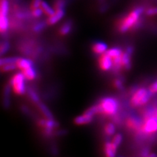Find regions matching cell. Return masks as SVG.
<instances>
[{
  "mask_svg": "<svg viewBox=\"0 0 157 157\" xmlns=\"http://www.w3.org/2000/svg\"><path fill=\"white\" fill-rule=\"evenodd\" d=\"M98 114L105 116H115L119 109V102L114 98L105 97L98 104Z\"/></svg>",
  "mask_w": 157,
  "mask_h": 157,
  "instance_id": "obj_2",
  "label": "cell"
},
{
  "mask_svg": "<svg viewBox=\"0 0 157 157\" xmlns=\"http://www.w3.org/2000/svg\"><path fill=\"white\" fill-rule=\"evenodd\" d=\"M71 29V24L70 22H66L63 24L62 26L60 28L59 32L62 36H66L70 32Z\"/></svg>",
  "mask_w": 157,
  "mask_h": 157,
  "instance_id": "obj_22",
  "label": "cell"
},
{
  "mask_svg": "<svg viewBox=\"0 0 157 157\" xmlns=\"http://www.w3.org/2000/svg\"><path fill=\"white\" fill-rule=\"evenodd\" d=\"M39 110H40L41 111V113H43V115L45 116L47 119H54L53 118V115L51 113V111L48 109V108L43 104V103L39 101L38 104H37Z\"/></svg>",
  "mask_w": 157,
  "mask_h": 157,
  "instance_id": "obj_17",
  "label": "cell"
},
{
  "mask_svg": "<svg viewBox=\"0 0 157 157\" xmlns=\"http://www.w3.org/2000/svg\"><path fill=\"white\" fill-rule=\"evenodd\" d=\"M42 13H43V11L40 7L32 9V16L34 17H36V18L39 17L40 16H41Z\"/></svg>",
  "mask_w": 157,
  "mask_h": 157,
  "instance_id": "obj_32",
  "label": "cell"
},
{
  "mask_svg": "<svg viewBox=\"0 0 157 157\" xmlns=\"http://www.w3.org/2000/svg\"><path fill=\"white\" fill-rule=\"evenodd\" d=\"M9 11V3L7 0H1L0 2V17H7Z\"/></svg>",
  "mask_w": 157,
  "mask_h": 157,
  "instance_id": "obj_18",
  "label": "cell"
},
{
  "mask_svg": "<svg viewBox=\"0 0 157 157\" xmlns=\"http://www.w3.org/2000/svg\"><path fill=\"white\" fill-rule=\"evenodd\" d=\"M43 27H44V24L43 23H39V24H36L35 26H34L33 29H34V31L39 32V31H41Z\"/></svg>",
  "mask_w": 157,
  "mask_h": 157,
  "instance_id": "obj_36",
  "label": "cell"
},
{
  "mask_svg": "<svg viewBox=\"0 0 157 157\" xmlns=\"http://www.w3.org/2000/svg\"><path fill=\"white\" fill-rule=\"evenodd\" d=\"M143 123V119H142V118L141 119V118L135 115L129 117L126 121V126L130 130H133L136 132H138L139 130H141Z\"/></svg>",
  "mask_w": 157,
  "mask_h": 157,
  "instance_id": "obj_7",
  "label": "cell"
},
{
  "mask_svg": "<svg viewBox=\"0 0 157 157\" xmlns=\"http://www.w3.org/2000/svg\"><path fill=\"white\" fill-rule=\"evenodd\" d=\"M143 13L144 8L142 7H137L132 10L119 22L118 24L119 30L122 33H124L132 28H134L139 26L140 17Z\"/></svg>",
  "mask_w": 157,
  "mask_h": 157,
  "instance_id": "obj_1",
  "label": "cell"
},
{
  "mask_svg": "<svg viewBox=\"0 0 157 157\" xmlns=\"http://www.w3.org/2000/svg\"><path fill=\"white\" fill-rule=\"evenodd\" d=\"M115 126L113 124L109 122V123H107L105 125L104 127V132H105V134L108 136H113L115 133Z\"/></svg>",
  "mask_w": 157,
  "mask_h": 157,
  "instance_id": "obj_23",
  "label": "cell"
},
{
  "mask_svg": "<svg viewBox=\"0 0 157 157\" xmlns=\"http://www.w3.org/2000/svg\"><path fill=\"white\" fill-rule=\"evenodd\" d=\"M132 53L128 51L122 52L121 56L122 66L126 70H129L131 68V56Z\"/></svg>",
  "mask_w": 157,
  "mask_h": 157,
  "instance_id": "obj_11",
  "label": "cell"
},
{
  "mask_svg": "<svg viewBox=\"0 0 157 157\" xmlns=\"http://www.w3.org/2000/svg\"><path fill=\"white\" fill-rule=\"evenodd\" d=\"M107 47L103 42H96L92 46V51L98 55H102L107 51Z\"/></svg>",
  "mask_w": 157,
  "mask_h": 157,
  "instance_id": "obj_13",
  "label": "cell"
},
{
  "mask_svg": "<svg viewBox=\"0 0 157 157\" xmlns=\"http://www.w3.org/2000/svg\"><path fill=\"white\" fill-rule=\"evenodd\" d=\"M153 94L149 89L141 87L137 89L131 98L130 104L134 107H138L147 104L151 99Z\"/></svg>",
  "mask_w": 157,
  "mask_h": 157,
  "instance_id": "obj_3",
  "label": "cell"
},
{
  "mask_svg": "<svg viewBox=\"0 0 157 157\" xmlns=\"http://www.w3.org/2000/svg\"><path fill=\"white\" fill-rule=\"evenodd\" d=\"M41 2H42V0H33L32 3L31 4L32 9H37V8L40 7Z\"/></svg>",
  "mask_w": 157,
  "mask_h": 157,
  "instance_id": "obj_34",
  "label": "cell"
},
{
  "mask_svg": "<svg viewBox=\"0 0 157 157\" xmlns=\"http://www.w3.org/2000/svg\"><path fill=\"white\" fill-rule=\"evenodd\" d=\"M16 64L17 67L21 69V70H23L24 69L28 68L29 67H32L33 65L32 61L27 58H18Z\"/></svg>",
  "mask_w": 157,
  "mask_h": 157,
  "instance_id": "obj_14",
  "label": "cell"
},
{
  "mask_svg": "<svg viewBox=\"0 0 157 157\" xmlns=\"http://www.w3.org/2000/svg\"><path fill=\"white\" fill-rule=\"evenodd\" d=\"M145 13L147 16H155L157 15V7H151L147 9L145 11Z\"/></svg>",
  "mask_w": 157,
  "mask_h": 157,
  "instance_id": "obj_30",
  "label": "cell"
},
{
  "mask_svg": "<svg viewBox=\"0 0 157 157\" xmlns=\"http://www.w3.org/2000/svg\"><path fill=\"white\" fill-rule=\"evenodd\" d=\"M118 147L113 142L107 141L104 145V153L106 157H115Z\"/></svg>",
  "mask_w": 157,
  "mask_h": 157,
  "instance_id": "obj_9",
  "label": "cell"
},
{
  "mask_svg": "<svg viewBox=\"0 0 157 157\" xmlns=\"http://www.w3.org/2000/svg\"><path fill=\"white\" fill-rule=\"evenodd\" d=\"M156 118H157V107L156 106V111H155V115Z\"/></svg>",
  "mask_w": 157,
  "mask_h": 157,
  "instance_id": "obj_38",
  "label": "cell"
},
{
  "mask_svg": "<svg viewBox=\"0 0 157 157\" xmlns=\"http://www.w3.org/2000/svg\"><path fill=\"white\" fill-rule=\"evenodd\" d=\"M64 11L63 9H56L51 16L48 17L47 20V24L49 25H52V24H56L57 22L60 21V19L63 17Z\"/></svg>",
  "mask_w": 157,
  "mask_h": 157,
  "instance_id": "obj_10",
  "label": "cell"
},
{
  "mask_svg": "<svg viewBox=\"0 0 157 157\" xmlns=\"http://www.w3.org/2000/svg\"><path fill=\"white\" fill-rule=\"evenodd\" d=\"M65 6V0H56L55 4V9H62Z\"/></svg>",
  "mask_w": 157,
  "mask_h": 157,
  "instance_id": "obj_31",
  "label": "cell"
},
{
  "mask_svg": "<svg viewBox=\"0 0 157 157\" xmlns=\"http://www.w3.org/2000/svg\"><path fill=\"white\" fill-rule=\"evenodd\" d=\"M37 124L39 126L43 128V133L46 136H51L53 130L58 126V123L54 119H40L39 120Z\"/></svg>",
  "mask_w": 157,
  "mask_h": 157,
  "instance_id": "obj_6",
  "label": "cell"
},
{
  "mask_svg": "<svg viewBox=\"0 0 157 157\" xmlns=\"http://www.w3.org/2000/svg\"><path fill=\"white\" fill-rule=\"evenodd\" d=\"M25 77L22 73H17L14 74L10 80V85L14 92L18 95H23L26 92L25 84Z\"/></svg>",
  "mask_w": 157,
  "mask_h": 157,
  "instance_id": "obj_5",
  "label": "cell"
},
{
  "mask_svg": "<svg viewBox=\"0 0 157 157\" xmlns=\"http://www.w3.org/2000/svg\"><path fill=\"white\" fill-rule=\"evenodd\" d=\"M99 66L103 71H108L113 67V59L106 52L102 54L99 58Z\"/></svg>",
  "mask_w": 157,
  "mask_h": 157,
  "instance_id": "obj_8",
  "label": "cell"
},
{
  "mask_svg": "<svg viewBox=\"0 0 157 157\" xmlns=\"http://www.w3.org/2000/svg\"><path fill=\"white\" fill-rule=\"evenodd\" d=\"M18 58L16 57H8V58H2L1 60V66L8 63H16Z\"/></svg>",
  "mask_w": 157,
  "mask_h": 157,
  "instance_id": "obj_24",
  "label": "cell"
},
{
  "mask_svg": "<svg viewBox=\"0 0 157 157\" xmlns=\"http://www.w3.org/2000/svg\"><path fill=\"white\" fill-rule=\"evenodd\" d=\"M9 44L7 41H3L1 44V48H0V51H1V55H3V54L6 53L9 48Z\"/></svg>",
  "mask_w": 157,
  "mask_h": 157,
  "instance_id": "obj_29",
  "label": "cell"
},
{
  "mask_svg": "<svg viewBox=\"0 0 157 157\" xmlns=\"http://www.w3.org/2000/svg\"><path fill=\"white\" fill-rule=\"evenodd\" d=\"M1 70L2 72H9L11 71L17 67L16 63H8V64H5L1 66Z\"/></svg>",
  "mask_w": 157,
  "mask_h": 157,
  "instance_id": "obj_25",
  "label": "cell"
},
{
  "mask_svg": "<svg viewBox=\"0 0 157 157\" xmlns=\"http://www.w3.org/2000/svg\"><path fill=\"white\" fill-rule=\"evenodd\" d=\"M28 96L30 98V99L35 103V104H37L40 101V100H39V98L38 95L36 94V92L35 91H33L32 89H28Z\"/></svg>",
  "mask_w": 157,
  "mask_h": 157,
  "instance_id": "obj_26",
  "label": "cell"
},
{
  "mask_svg": "<svg viewBox=\"0 0 157 157\" xmlns=\"http://www.w3.org/2000/svg\"><path fill=\"white\" fill-rule=\"evenodd\" d=\"M149 89L152 93H153V94H156L157 93V80L155 82H154L153 83H152V84L150 85Z\"/></svg>",
  "mask_w": 157,
  "mask_h": 157,
  "instance_id": "obj_35",
  "label": "cell"
},
{
  "mask_svg": "<svg viewBox=\"0 0 157 157\" xmlns=\"http://www.w3.org/2000/svg\"><path fill=\"white\" fill-rule=\"evenodd\" d=\"M9 28V21L7 17H0V31L2 33L6 32Z\"/></svg>",
  "mask_w": 157,
  "mask_h": 157,
  "instance_id": "obj_21",
  "label": "cell"
},
{
  "mask_svg": "<svg viewBox=\"0 0 157 157\" xmlns=\"http://www.w3.org/2000/svg\"><path fill=\"white\" fill-rule=\"evenodd\" d=\"M122 141V136L121 134H117L114 136L112 140V142L115 144L117 147H119Z\"/></svg>",
  "mask_w": 157,
  "mask_h": 157,
  "instance_id": "obj_27",
  "label": "cell"
},
{
  "mask_svg": "<svg viewBox=\"0 0 157 157\" xmlns=\"http://www.w3.org/2000/svg\"><path fill=\"white\" fill-rule=\"evenodd\" d=\"M40 8L42 9L43 12L45 13L46 15L50 17L52 14L55 13V11H54V9L51 7L49 5L46 3L45 2H42L40 6Z\"/></svg>",
  "mask_w": 157,
  "mask_h": 157,
  "instance_id": "obj_19",
  "label": "cell"
},
{
  "mask_svg": "<svg viewBox=\"0 0 157 157\" xmlns=\"http://www.w3.org/2000/svg\"><path fill=\"white\" fill-rule=\"evenodd\" d=\"M93 120V117L85 114V113L82 115L77 117L74 119L75 124L77 125H83L90 123Z\"/></svg>",
  "mask_w": 157,
  "mask_h": 157,
  "instance_id": "obj_12",
  "label": "cell"
},
{
  "mask_svg": "<svg viewBox=\"0 0 157 157\" xmlns=\"http://www.w3.org/2000/svg\"><path fill=\"white\" fill-rule=\"evenodd\" d=\"M157 155L155 153H150L146 157H156Z\"/></svg>",
  "mask_w": 157,
  "mask_h": 157,
  "instance_id": "obj_37",
  "label": "cell"
},
{
  "mask_svg": "<svg viewBox=\"0 0 157 157\" xmlns=\"http://www.w3.org/2000/svg\"><path fill=\"white\" fill-rule=\"evenodd\" d=\"M150 153V148L149 147H145L144 148L141 149L140 156V157H146L147 155Z\"/></svg>",
  "mask_w": 157,
  "mask_h": 157,
  "instance_id": "obj_33",
  "label": "cell"
},
{
  "mask_svg": "<svg viewBox=\"0 0 157 157\" xmlns=\"http://www.w3.org/2000/svg\"><path fill=\"white\" fill-rule=\"evenodd\" d=\"M113 85L118 90L123 89V81L121 78H116L113 81Z\"/></svg>",
  "mask_w": 157,
  "mask_h": 157,
  "instance_id": "obj_28",
  "label": "cell"
},
{
  "mask_svg": "<svg viewBox=\"0 0 157 157\" xmlns=\"http://www.w3.org/2000/svg\"><path fill=\"white\" fill-rule=\"evenodd\" d=\"M10 94H11V85H6L3 92V105L6 108L9 107L10 105Z\"/></svg>",
  "mask_w": 157,
  "mask_h": 157,
  "instance_id": "obj_16",
  "label": "cell"
},
{
  "mask_svg": "<svg viewBox=\"0 0 157 157\" xmlns=\"http://www.w3.org/2000/svg\"><path fill=\"white\" fill-rule=\"evenodd\" d=\"M157 132V118L152 117L144 121L143 125L140 130L136 134H140L144 139H146L151 135H154Z\"/></svg>",
  "mask_w": 157,
  "mask_h": 157,
  "instance_id": "obj_4",
  "label": "cell"
},
{
  "mask_svg": "<svg viewBox=\"0 0 157 157\" xmlns=\"http://www.w3.org/2000/svg\"><path fill=\"white\" fill-rule=\"evenodd\" d=\"M22 71L23 75L28 80H33L34 78H36V77H37V72L36 69L33 67V66L24 69V70Z\"/></svg>",
  "mask_w": 157,
  "mask_h": 157,
  "instance_id": "obj_15",
  "label": "cell"
},
{
  "mask_svg": "<svg viewBox=\"0 0 157 157\" xmlns=\"http://www.w3.org/2000/svg\"><path fill=\"white\" fill-rule=\"evenodd\" d=\"M106 53L108 55H109L112 59L117 58L119 56H121L122 54V51L119 48H117V47H114V48H112L109 50H108L106 51Z\"/></svg>",
  "mask_w": 157,
  "mask_h": 157,
  "instance_id": "obj_20",
  "label": "cell"
},
{
  "mask_svg": "<svg viewBox=\"0 0 157 157\" xmlns=\"http://www.w3.org/2000/svg\"><path fill=\"white\" fill-rule=\"evenodd\" d=\"M156 157H157V156H156Z\"/></svg>",
  "mask_w": 157,
  "mask_h": 157,
  "instance_id": "obj_39",
  "label": "cell"
}]
</instances>
